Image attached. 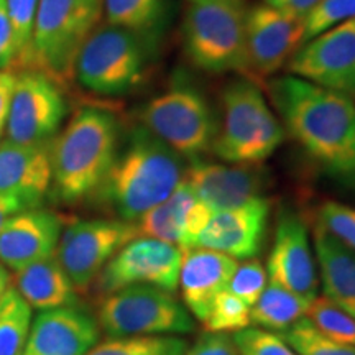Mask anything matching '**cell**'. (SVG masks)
<instances>
[{
	"mask_svg": "<svg viewBox=\"0 0 355 355\" xmlns=\"http://www.w3.org/2000/svg\"><path fill=\"white\" fill-rule=\"evenodd\" d=\"M288 71L329 91L355 94V19L301 44L288 61Z\"/></svg>",
	"mask_w": 355,
	"mask_h": 355,
	"instance_id": "obj_13",
	"label": "cell"
},
{
	"mask_svg": "<svg viewBox=\"0 0 355 355\" xmlns=\"http://www.w3.org/2000/svg\"><path fill=\"white\" fill-rule=\"evenodd\" d=\"M15 290L32 309L48 311L74 306L78 291L55 255L17 270Z\"/></svg>",
	"mask_w": 355,
	"mask_h": 355,
	"instance_id": "obj_23",
	"label": "cell"
},
{
	"mask_svg": "<svg viewBox=\"0 0 355 355\" xmlns=\"http://www.w3.org/2000/svg\"><path fill=\"white\" fill-rule=\"evenodd\" d=\"M97 322L107 337L186 336L194 331L188 308L170 291L133 285L105 295Z\"/></svg>",
	"mask_w": 355,
	"mask_h": 355,
	"instance_id": "obj_8",
	"label": "cell"
},
{
	"mask_svg": "<svg viewBox=\"0 0 355 355\" xmlns=\"http://www.w3.org/2000/svg\"><path fill=\"white\" fill-rule=\"evenodd\" d=\"M107 25L148 37L157 32L165 15V0H104Z\"/></svg>",
	"mask_w": 355,
	"mask_h": 355,
	"instance_id": "obj_26",
	"label": "cell"
},
{
	"mask_svg": "<svg viewBox=\"0 0 355 355\" xmlns=\"http://www.w3.org/2000/svg\"><path fill=\"white\" fill-rule=\"evenodd\" d=\"M137 237L135 222L122 219L78 220L61 232L55 257L76 291H86L109 260Z\"/></svg>",
	"mask_w": 355,
	"mask_h": 355,
	"instance_id": "obj_10",
	"label": "cell"
},
{
	"mask_svg": "<svg viewBox=\"0 0 355 355\" xmlns=\"http://www.w3.org/2000/svg\"><path fill=\"white\" fill-rule=\"evenodd\" d=\"M68 104L56 79L40 69H21L13 87L7 121V140L46 145L56 137Z\"/></svg>",
	"mask_w": 355,
	"mask_h": 355,
	"instance_id": "obj_11",
	"label": "cell"
},
{
	"mask_svg": "<svg viewBox=\"0 0 355 355\" xmlns=\"http://www.w3.org/2000/svg\"><path fill=\"white\" fill-rule=\"evenodd\" d=\"M283 127L319 166L355 181V104L349 96L293 74L270 81Z\"/></svg>",
	"mask_w": 355,
	"mask_h": 355,
	"instance_id": "obj_1",
	"label": "cell"
},
{
	"mask_svg": "<svg viewBox=\"0 0 355 355\" xmlns=\"http://www.w3.org/2000/svg\"><path fill=\"white\" fill-rule=\"evenodd\" d=\"M184 355H239L232 336L224 332H204L193 345H188Z\"/></svg>",
	"mask_w": 355,
	"mask_h": 355,
	"instance_id": "obj_37",
	"label": "cell"
},
{
	"mask_svg": "<svg viewBox=\"0 0 355 355\" xmlns=\"http://www.w3.org/2000/svg\"><path fill=\"white\" fill-rule=\"evenodd\" d=\"M189 3H201V2H227V0H188Z\"/></svg>",
	"mask_w": 355,
	"mask_h": 355,
	"instance_id": "obj_43",
	"label": "cell"
},
{
	"mask_svg": "<svg viewBox=\"0 0 355 355\" xmlns=\"http://www.w3.org/2000/svg\"><path fill=\"white\" fill-rule=\"evenodd\" d=\"M6 2L17 42L15 64H19L24 60L25 53L28 51L30 42H32L35 17H37L40 0H6Z\"/></svg>",
	"mask_w": 355,
	"mask_h": 355,
	"instance_id": "obj_36",
	"label": "cell"
},
{
	"mask_svg": "<svg viewBox=\"0 0 355 355\" xmlns=\"http://www.w3.org/2000/svg\"><path fill=\"white\" fill-rule=\"evenodd\" d=\"M202 324L207 332H239L250 324V306L224 290L212 301L209 314Z\"/></svg>",
	"mask_w": 355,
	"mask_h": 355,
	"instance_id": "obj_31",
	"label": "cell"
},
{
	"mask_svg": "<svg viewBox=\"0 0 355 355\" xmlns=\"http://www.w3.org/2000/svg\"><path fill=\"white\" fill-rule=\"evenodd\" d=\"M196 201L198 196L183 180L166 201L155 206L135 220L137 234L139 237L178 245L186 216Z\"/></svg>",
	"mask_w": 355,
	"mask_h": 355,
	"instance_id": "obj_24",
	"label": "cell"
},
{
	"mask_svg": "<svg viewBox=\"0 0 355 355\" xmlns=\"http://www.w3.org/2000/svg\"><path fill=\"white\" fill-rule=\"evenodd\" d=\"M17 61V42L12 20L8 17L7 2L0 0V71L10 69Z\"/></svg>",
	"mask_w": 355,
	"mask_h": 355,
	"instance_id": "obj_38",
	"label": "cell"
},
{
	"mask_svg": "<svg viewBox=\"0 0 355 355\" xmlns=\"http://www.w3.org/2000/svg\"><path fill=\"white\" fill-rule=\"evenodd\" d=\"M278 336L300 355H355V347L332 340L308 318L300 319Z\"/></svg>",
	"mask_w": 355,
	"mask_h": 355,
	"instance_id": "obj_29",
	"label": "cell"
},
{
	"mask_svg": "<svg viewBox=\"0 0 355 355\" xmlns=\"http://www.w3.org/2000/svg\"><path fill=\"white\" fill-rule=\"evenodd\" d=\"M50 145L0 141V196L38 207L53 184Z\"/></svg>",
	"mask_w": 355,
	"mask_h": 355,
	"instance_id": "obj_20",
	"label": "cell"
},
{
	"mask_svg": "<svg viewBox=\"0 0 355 355\" xmlns=\"http://www.w3.org/2000/svg\"><path fill=\"white\" fill-rule=\"evenodd\" d=\"M12 286V278L10 273H8V268H6L2 263H0V301H2L8 288Z\"/></svg>",
	"mask_w": 355,
	"mask_h": 355,
	"instance_id": "obj_42",
	"label": "cell"
},
{
	"mask_svg": "<svg viewBox=\"0 0 355 355\" xmlns=\"http://www.w3.org/2000/svg\"><path fill=\"white\" fill-rule=\"evenodd\" d=\"M245 19L243 0L189 3L181 25L188 60L206 73L248 76Z\"/></svg>",
	"mask_w": 355,
	"mask_h": 355,
	"instance_id": "obj_5",
	"label": "cell"
},
{
	"mask_svg": "<svg viewBox=\"0 0 355 355\" xmlns=\"http://www.w3.org/2000/svg\"><path fill=\"white\" fill-rule=\"evenodd\" d=\"M350 19H355V0H319L301 20V44Z\"/></svg>",
	"mask_w": 355,
	"mask_h": 355,
	"instance_id": "obj_32",
	"label": "cell"
},
{
	"mask_svg": "<svg viewBox=\"0 0 355 355\" xmlns=\"http://www.w3.org/2000/svg\"><path fill=\"white\" fill-rule=\"evenodd\" d=\"M17 74L12 69L0 71V139L6 133L8 112H10V102L13 87H15Z\"/></svg>",
	"mask_w": 355,
	"mask_h": 355,
	"instance_id": "obj_39",
	"label": "cell"
},
{
	"mask_svg": "<svg viewBox=\"0 0 355 355\" xmlns=\"http://www.w3.org/2000/svg\"><path fill=\"white\" fill-rule=\"evenodd\" d=\"M99 337L97 319L76 304L40 311L30 326L24 355H86Z\"/></svg>",
	"mask_w": 355,
	"mask_h": 355,
	"instance_id": "obj_18",
	"label": "cell"
},
{
	"mask_svg": "<svg viewBox=\"0 0 355 355\" xmlns=\"http://www.w3.org/2000/svg\"><path fill=\"white\" fill-rule=\"evenodd\" d=\"M237 260L207 248H189L183 252L180 270L181 298L191 316L204 321L212 301L227 285L235 272Z\"/></svg>",
	"mask_w": 355,
	"mask_h": 355,
	"instance_id": "obj_21",
	"label": "cell"
},
{
	"mask_svg": "<svg viewBox=\"0 0 355 355\" xmlns=\"http://www.w3.org/2000/svg\"><path fill=\"white\" fill-rule=\"evenodd\" d=\"M188 343L183 336L109 337L86 355H184Z\"/></svg>",
	"mask_w": 355,
	"mask_h": 355,
	"instance_id": "obj_28",
	"label": "cell"
},
{
	"mask_svg": "<svg viewBox=\"0 0 355 355\" xmlns=\"http://www.w3.org/2000/svg\"><path fill=\"white\" fill-rule=\"evenodd\" d=\"M140 119L146 130L180 157L198 159L211 152L217 132L216 115L206 96L189 83L176 81L145 105Z\"/></svg>",
	"mask_w": 355,
	"mask_h": 355,
	"instance_id": "obj_9",
	"label": "cell"
},
{
	"mask_svg": "<svg viewBox=\"0 0 355 355\" xmlns=\"http://www.w3.org/2000/svg\"><path fill=\"white\" fill-rule=\"evenodd\" d=\"M270 211L272 202L261 196L237 207L212 212L196 247L220 252L235 260L254 259L263 248Z\"/></svg>",
	"mask_w": 355,
	"mask_h": 355,
	"instance_id": "obj_15",
	"label": "cell"
},
{
	"mask_svg": "<svg viewBox=\"0 0 355 355\" xmlns=\"http://www.w3.org/2000/svg\"><path fill=\"white\" fill-rule=\"evenodd\" d=\"M61 237V219L55 212L25 209L12 216L0 229V263L17 272L55 255Z\"/></svg>",
	"mask_w": 355,
	"mask_h": 355,
	"instance_id": "obj_19",
	"label": "cell"
},
{
	"mask_svg": "<svg viewBox=\"0 0 355 355\" xmlns=\"http://www.w3.org/2000/svg\"><path fill=\"white\" fill-rule=\"evenodd\" d=\"M25 209H33V207H28L24 201H20V199L17 198L0 196V229H2V225L6 224L12 216H15L17 212H21Z\"/></svg>",
	"mask_w": 355,
	"mask_h": 355,
	"instance_id": "obj_41",
	"label": "cell"
},
{
	"mask_svg": "<svg viewBox=\"0 0 355 355\" xmlns=\"http://www.w3.org/2000/svg\"><path fill=\"white\" fill-rule=\"evenodd\" d=\"M183 252L178 245L155 239L137 237L123 245L97 277L104 295L133 285L157 286L175 293L180 283Z\"/></svg>",
	"mask_w": 355,
	"mask_h": 355,
	"instance_id": "obj_12",
	"label": "cell"
},
{
	"mask_svg": "<svg viewBox=\"0 0 355 355\" xmlns=\"http://www.w3.org/2000/svg\"><path fill=\"white\" fill-rule=\"evenodd\" d=\"M245 37L252 73L272 76L300 48L301 20L259 3L247 8Z\"/></svg>",
	"mask_w": 355,
	"mask_h": 355,
	"instance_id": "obj_17",
	"label": "cell"
},
{
	"mask_svg": "<svg viewBox=\"0 0 355 355\" xmlns=\"http://www.w3.org/2000/svg\"><path fill=\"white\" fill-rule=\"evenodd\" d=\"M318 2L319 0H263L265 6L298 20H303L318 6Z\"/></svg>",
	"mask_w": 355,
	"mask_h": 355,
	"instance_id": "obj_40",
	"label": "cell"
},
{
	"mask_svg": "<svg viewBox=\"0 0 355 355\" xmlns=\"http://www.w3.org/2000/svg\"><path fill=\"white\" fill-rule=\"evenodd\" d=\"M311 301L270 283L250 308V322L259 329L282 332L306 318Z\"/></svg>",
	"mask_w": 355,
	"mask_h": 355,
	"instance_id": "obj_25",
	"label": "cell"
},
{
	"mask_svg": "<svg viewBox=\"0 0 355 355\" xmlns=\"http://www.w3.org/2000/svg\"><path fill=\"white\" fill-rule=\"evenodd\" d=\"M184 181L212 212L230 209L263 196L266 173L259 165H230L191 159Z\"/></svg>",
	"mask_w": 355,
	"mask_h": 355,
	"instance_id": "obj_16",
	"label": "cell"
},
{
	"mask_svg": "<svg viewBox=\"0 0 355 355\" xmlns=\"http://www.w3.org/2000/svg\"><path fill=\"white\" fill-rule=\"evenodd\" d=\"M239 355H300L273 332L245 327L232 336Z\"/></svg>",
	"mask_w": 355,
	"mask_h": 355,
	"instance_id": "obj_34",
	"label": "cell"
},
{
	"mask_svg": "<svg viewBox=\"0 0 355 355\" xmlns=\"http://www.w3.org/2000/svg\"><path fill=\"white\" fill-rule=\"evenodd\" d=\"M313 241L322 296L355 318V250L337 241L319 222L314 225Z\"/></svg>",
	"mask_w": 355,
	"mask_h": 355,
	"instance_id": "obj_22",
	"label": "cell"
},
{
	"mask_svg": "<svg viewBox=\"0 0 355 355\" xmlns=\"http://www.w3.org/2000/svg\"><path fill=\"white\" fill-rule=\"evenodd\" d=\"M32 326V308L10 286L0 301V355H24Z\"/></svg>",
	"mask_w": 355,
	"mask_h": 355,
	"instance_id": "obj_27",
	"label": "cell"
},
{
	"mask_svg": "<svg viewBox=\"0 0 355 355\" xmlns=\"http://www.w3.org/2000/svg\"><path fill=\"white\" fill-rule=\"evenodd\" d=\"M306 318L332 340L355 347V318L336 306L326 296H318L311 301Z\"/></svg>",
	"mask_w": 355,
	"mask_h": 355,
	"instance_id": "obj_30",
	"label": "cell"
},
{
	"mask_svg": "<svg viewBox=\"0 0 355 355\" xmlns=\"http://www.w3.org/2000/svg\"><path fill=\"white\" fill-rule=\"evenodd\" d=\"M270 283L313 301L318 298L319 282L316 260L311 248L308 227L295 211L278 216L273 243L266 261Z\"/></svg>",
	"mask_w": 355,
	"mask_h": 355,
	"instance_id": "obj_14",
	"label": "cell"
},
{
	"mask_svg": "<svg viewBox=\"0 0 355 355\" xmlns=\"http://www.w3.org/2000/svg\"><path fill=\"white\" fill-rule=\"evenodd\" d=\"M318 222L345 247L355 250V207L336 201L324 202L318 211Z\"/></svg>",
	"mask_w": 355,
	"mask_h": 355,
	"instance_id": "obj_35",
	"label": "cell"
},
{
	"mask_svg": "<svg viewBox=\"0 0 355 355\" xmlns=\"http://www.w3.org/2000/svg\"><path fill=\"white\" fill-rule=\"evenodd\" d=\"M184 171L183 157L141 125L117 153L97 193L122 220L135 222L171 196Z\"/></svg>",
	"mask_w": 355,
	"mask_h": 355,
	"instance_id": "obj_2",
	"label": "cell"
},
{
	"mask_svg": "<svg viewBox=\"0 0 355 355\" xmlns=\"http://www.w3.org/2000/svg\"><path fill=\"white\" fill-rule=\"evenodd\" d=\"M222 119L211 152L230 165H260L285 140V127L266 102L261 89L248 78L222 89Z\"/></svg>",
	"mask_w": 355,
	"mask_h": 355,
	"instance_id": "obj_4",
	"label": "cell"
},
{
	"mask_svg": "<svg viewBox=\"0 0 355 355\" xmlns=\"http://www.w3.org/2000/svg\"><path fill=\"white\" fill-rule=\"evenodd\" d=\"M146 74L144 37L119 28L97 26L78 53L73 76L99 96H122L135 91Z\"/></svg>",
	"mask_w": 355,
	"mask_h": 355,
	"instance_id": "obj_7",
	"label": "cell"
},
{
	"mask_svg": "<svg viewBox=\"0 0 355 355\" xmlns=\"http://www.w3.org/2000/svg\"><path fill=\"white\" fill-rule=\"evenodd\" d=\"M119 153V123L105 110L84 107L50 145L53 188L74 204L96 193Z\"/></svg>",
	"mask_w": 355,
	"mask_h": 355,
	"instance_id": "obj_3",
	"label": "cell"
},
{
	"mask_svg": "<svg viewBox=\"0 0 355 355\" xmlns=\"http://www.w3.org/2000/svg\"><path fill=\"white\" fill-rule=\"evenodd\" d=\"M102 13L104 0H40L32 42L17 66L40 69L56 81L71 78L78 53Z\"/></svg>",
	"mask_w": 355,
	"mask_h": 355,
	"instance_id": "obj_6",
	"label": "cell"
},
{
	"mask_svg": "<svg viewBox=\"0 0 355 355\" xmlns=\"http://www.w3.org/2000/svg\"><path fill=\"white\" fill-rule=\"evenodd\" d=\"M266 279H268V275H266V270L261 265V261L257 259H248L243 263L235 266V272L227 285V291L241 298L243 303H247L252 308L263 293Z\"/></svg>",
	"mask_w": 355,
	"mask_h": 355,
	"instance_id": "obj_33",
	"label": "cell"
}]
</instances>
